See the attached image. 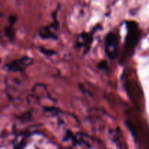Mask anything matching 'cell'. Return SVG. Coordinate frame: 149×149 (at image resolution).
<instances>
[{
    "label": "cell",
    "mask_w": 149,
    "mask_h": 149,
    "mask_svg": "<svg viewBox=\"0 0 149 149\" xmlns=\"http://www.w3.org/2000/svg\"><path fill=\"white\" fill-rule=\"evenodd\" d=\"M127 34L124 46V58H130L133 54L137 44L139 41L140 31L138 26L135 22L127 23Z\"/></svg>",
    "instance_id": "cell-1"
},
{
    "label": "cell",
    "mask_w": 149,
    "mask_h": 149,
    "mask_svg": "<svg viewBox=\"0 0 149 149\" xmlns=\"http://www.w3.org/2000/svg\"><path fill=\"white\" fill-rule=\"evenodd\" d=\"M119 41V37L116 33L110 32L106 35L105 39V52L111 59H114L117 55Z\"/></svg>",
    "instance_id": "cell-2"
},
{
    "label": "cell",
    "mask_w": 149,
    "mask_h": 149,
    "mask_svg": "<svg viewBox=\"0 0 149 149\" xmlns=\"http://www.w3.org/2000/svg\"><path fill=\"white\" fill-rule=\"evenodd\" d=\"M33 63V60L29 57H23L19 59H16L4 66V69L10 72H20L30 66Z\"/></svg>",
    "instance_id": "cell-3"
},
{
    "label": "cell",
    "mask_w": 149,
    "mask_h": 149,
    "mask_svg": "<svg viewBox=\"0 0 149 149\" xmlns=\"http://www.w3.org/2000/svg\"><path fill=\"white\" fill-rule=\"evenodd\" d=\"M93 41V33H82L79 36L77 41V46L79 47H84L85 53L88 52V49Z\"/></svg>",
    "instance_id": "cell-4"
},
{
    "label": "cell",
    "mask_w": 149,
    "mask_h": 149,
    "mask_svg": "<svg viewBox=\"0 0 149 149\" xmlns=\"http://www.w3.org/2000/svg\"><path fill=\"white\" fill-rule=\"evenodd\" d=\"M52 24L50 25L49 26H47V27L42 28V29L39 31V35L42 38H44V39H49V38H51V39H56L57 36L54 35L53 31H52Z\"/></svg>",
    "instance_id": "cell-5"
}]
</instances>
